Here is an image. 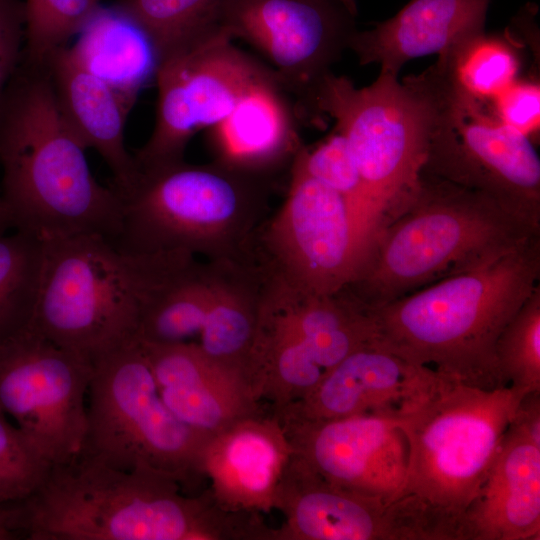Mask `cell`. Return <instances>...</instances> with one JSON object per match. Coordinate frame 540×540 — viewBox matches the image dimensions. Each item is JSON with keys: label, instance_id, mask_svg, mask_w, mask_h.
Here are the masks:
<instances>
[{"label": "cell", "instance_id": "obj_2", "mask_svg": "<svg viewBox=\"0 0 540 540\" xmlns=\"http://www.w3.org/2000/svg\"><path fill=\"white\" fill-rule=\"evenodd\" d=\"M14 504L16 530L31 540H245L249 530L248 517L224 509L209 488L184 495L165 475L81 455L53 465L39 488Z\"/></svg>", "mask_w": 540, "mask_h": 540}, {"label": "cell", "instance_id": "obj_14", "mask_svg": "<svg viewBox=\"0 0 540 540\" xmlns=\"http://www.w3.org/2000/svg\"><path fill=\"white\" fill-rule=\"evenodd\" d=\"M232 40L221 29L160 60L155 124L133 155L138 169L184 160L197 132L216 125L250 87L275 74Z\"/></svg>", "mask_w": 540, "mask_h": 540}, {"label": "cell", "instance_id": "obj_12", "mask_svg": "<svg viewBox=\"0 0 540 540\" xmlns=\"http://www.w3.org/2000/svg\"><path fill=\"white\" fill-rule=\"evenodd\" d=\"M285 200L260 225L253 258L273 278L305 293L329 294L359 271L355 223L344 199L294 157Z\"/></svg>", "mask_w": 540, "mask_h": 540}, {"label": "cell", "instance_id": "obj_32", "mask_svg": "<svg viewBox=\"0 0 540 540\" xmlns=\"http://www.w3.org/2000/svg\"><path fill=\"white\" fill-rule=\"evenodd\" d=\"M23 61L43 66L100 7L99 0H26Z\"/></svg>", "mask_w": 540, "mask_h": 540}, {"label": "cell", "instance_id": "obj_22", "mask_svg": "<svg viewBox=\"0 0 540 540\" xmlns=\"http://www.w3.org/2000/svg\"><path fill=\"white\" fill-rule=\"evenodd\" d=\"M490 0H410L372 29L357 31L349 49L361 65L378 63L398 76L403 65L430 54L438 57L485 32Z\"/></svg>", "mask_w": 540, "mask_h": 540}, {"label": "cell", "instance_id": "obj_21", "mask_svg": "<svg viewBox=\"0 0 540 540\" xmlns=\"http://www.w3.org/2000/svg\"><path fill=\"white\" fill-rule=\"evenodd\" d=\"M293 103L276 75L250 87L231 112L207 129L215 161L241 171L274 177L291 166L302 147Z\"/></svg>", "mask_w": 540, "mask_h": 540}, {"label": "cell", "instance_id": "obj_3", "mask_svg": "<svg viewBox=\"0 0 540 540\" xmlns=\"http://www.w3.org/2000/svg\"><path fill=\"white\" fill-rule=\"evenodd\" d=\"M539 278L537 235L488 264L375 310L378 342L451 381L482 389L504 387L497 341Z\"/></svg>", "mask_w": 540, "mask_h": 540}, {"label": "cell", "instance_id": "obj_27", "mask_svg": "<svg viewBox=\"0 0 540 540\" xmlns=\"http://www.w3.org/2000/svg\"><path fill=\"white\" fill-rule=\"evenodd\" d=\"M43 258L41 239L19 230L0 232V345L32 322Z\"/></svg>", "mask_w": 540, "mask_h": 540}, {"label": "cell", "instance_id": "obj_29", "mask_svg": "<svg viewBox=\"0 0 540 540\" xmlns=\"http://www.w3.org/2000/svg\"><path fill=\"white\" fill-rule=\"evenodd\" d=\"M220 0H119L116 7L155 45L160 60L221 30Z\"/></svg>", "mask_w": 540, "mask_h": 540}, {"label": "cell", "instance_id": "obj_13", "mask_svg": "<svg viewBox=\"0 0 540 540\" xmlns=\"http://www.w3.org/2000/svg\"><path fill=\"white\" fill-rule=\"evenodd\" d=\"M92 360L31 326L0 345V411L53 466L76 458L87 430Z\"/></svg>", "mask_w": 540, "mask_h": 540}, {"label": "cell", "instance_id": "obj_8", "mask_svg": "<svg viewBox=\"0 0 540 540\" xmlns=\"http://www.w3.org/2000/svg\"><path fill=\"white\" fill-rule=\"evenodd\" d=\"M525 392L482 389L440 376L400 420L408 446L404 494L419 498L464 539V514L481 488Z\"/></svg>", "mask_w": 540, "mask_h": 540}, {"label": "cell", "instance_id": "obj_7", "mask_svg": "<svg viewBox=\"0 0 540 540\" xmlns=\"http://www.w3.org/2000/svg\"><path fill=\"white\" fill-rule=\"evenodd\" d=\"M317 110L334 119L363 181L364 264L380 233L419 184L432 121L428 88L422 73L400 83L397 76L380 72L371 85L358 89L331 72L319 88Z\"/></svg>", "mask_w": 540, "mask_h": 540}, {"label": "cell", "instance_id": "obj_15", "mask_svg": "<svg viewBox=\"0 0 540 540\" xmlns=\"http://www.w3.org/2000/svg\"><path fill=\"white\" fill-rule=\"evenodd\" d=\"M274 509L273 540H456L454 528L416 496L386 499L325 481L294 453Z\"/></svg>", "mask_w": 540, "mask_h": 540}, {"label": "cell", "instance_id": "obj_36", "mask_svg": "<svg viewBox=\"0 0 540 540\" xmlns=\"http://www.w3.org/2000/svg\"><path fill=\"white\" fill-rule=\"evenodd\" d=\"M15 531L12 508L0 503V540L14 539L16 535Z\"/></svg>", "mask_w": 540, "mask_h": 540}, {"label": "cell", "instance_id": "obj_20", "mask_svg": "<svg viewBox=\"0 0 540 540\" xmlns=\"http://www.w3.org/2000/svg\"><path fill=\"white\" fill-rule=\"evenodd\" d=\"M293 451L279 419L259 410L210 437L203 476L224 509L269 512Z\"/></svg>", "mask_w": 540, "mask_h": 540}, {"label": "cell", "instance_id": "obj_31", "mask_svg": "<svg viewBox=\"0 0 540 540\" xmlns=\"http://www.w3.org/2000/svg\"><path fill=\"white\" fill-rule=\"evenodd\" d=\"M496 357L505 386L540 392V285L500 334Z\"/></svg>", "mask_w": 540, "mask_h": 540}, {"label": "cell", "instance_id": "obj_26", "mask_svg": "<svg viewBox=\"0 0 540 540\" xmlns=\"http://www.w3.org/2000/svg\"><path fill=\"white\" fill-rule=\"evenodd\" d=\"M210 301L208 264L191 256L157 288L139 323L137 341L152 345L194 342Z\"/></svg>", "mask_w": 540, "mask_h": 540}, {"label": "cell", "instance_id": "obj_17", "mask_svg": "<svg viewBox=\"0 0 540 540\" xmlns=\"http://www.w3.org/2000/svg\"><path fill=\"white\" fill-rule=\"evenodd\" d=\"M439 378L430 368L412 364L373 342L345 357L306 396L276 416L301 421L360 415L401 419Z\"/></svg>", "mask_w": 540, "mask_h": 540}, {"label": "cell", "instance_id": "obj_1", "mask_svg": "<svg viewBox=\"0 0 540 540\" xmlns=\"http://www.w3.org/2000/svg\"><path fill=\"white\" fill-rule=\"evenodd\" d=\"M86 150L45 65L22 61L0 106V193L12 230L42 241L92 233L114 240L121 197L93 176Z\"/></svg>", "mask_w": 540, "mask_h": 540}, {"label": "cell", "instance_id": "obj_33", "mask_svg": "<svg viewBox=\"0 0 540 540\" xmlns=\"http://www.w3.org/2000/svg\"><path fill=\"white\" fill-rule=\"evenodd\" d=\"M52 465L28 437L0 411V503H17L32 495Z\"/></svg>", "mask_w": 540, "mask_h": 540}, {"label": "cell", "instance_id": "obj_37", "mask_svg": "<svg viewBox=\"0 0 540 540\" xmlns=\"http://www.w3.org/2000/svg\"><path fill=\"white\" fill-rule=\"evenodd\" d=\"M9 230L12 229L0 193V232H7Z\"/></svg>", "mask_w": 540, "mask_h": 540}, {"label": "cell", "instance_id": "obj_18", "mask_svg": "<svg viewBox=\"0 0 540 540\" xmlns=\"http://www.w3.org/2000/svg\"><path fill=\"white\" fill-rule=\"evenodd\" d=\"M465 540L540 539V394L526 395L463 519Z\"/></svg>", "mask_w": 540, "mask_h": 540}, {"label": "cell", "instance_id": "obj_10", "mask_svg": "<svg viewBox=\"0 0 540 540\" xmlns=\"http://www.w3.org/2000/svg\"><path fill=\"white\" fill-rule=\"evenodd\" d=\"M432 121L422 173L483 193L540 226V160L530 138L434 64L423 73Z\"/></svg>", "mask_w": 540, "mask_h": 540}, {"label": "cell", "instance_id": "obj_28", "mask_svg": "<svg viewBox=\"0 0 540 540\" xmlns=\"http://www.w3.org/2000/svg\"><path fill=\"white\" fill-rule=\"evenodd\" d=\"M508 36L478 34L439 56L436 62L473 97L490 101L519 78L521 53Z\"/></svg>", "mask_w": 540, "mask_h": 540}, {"label": "cell", "instance_id": "obj_23", "mask_svg": "<svg viewBox=\"0 0 540 540\" xmlns=\"http://www.w3.org/2000/svg\"><path fill=\"white\" fill-rule=\"evenodd\" d=\"M59 109L86 149H94L113 177V187L127 191L138 167L125 144V124L134 102L86 70L68 46L45 62Z\"/></svg>", "mask_w": 540, "mask_h": 540}, {"label": "cell", "instance_id": "obj_5", "mask_svg": "<svg viewBox=\"0 0 540 540\" xmlns=\"http://www.w3.org/2000/svg\"><path fill=\"white\" fill-rule=\"evenodd\" d=\"M272 190L273 177L215 160L138 169L134 184L120 194V227L112 242L134 253L239 259L265 220Z\"/></svg>", "mask_w": 540, "mask_h": 540}, {"label": "cell", "instance_id": "obj_4", "mask_svg": "<svg viewBox=\"0 0 540 540\" xmlns=\"http://www.w3.org/2000/svg\"><path fill=\"white\" fill-rule=\"evenodd\" d=\"M540 235L491 197L421 172L401 213L380 233L347 291L369 313L488 264Z\"/></svg>", "mask_w": 540, "mask_h": 540}, {"label": "cell", "instance_id": "obj_9", "mask_svg": "<svg viewBox=\"0 0 540 540\" xmlns=\"http://www.w3.org/2000/svg\"><path fill=\"white\" fill-rule=\"evenodd\" d=\"M92 363L79 455L117 470H150L182 487L204 478L202 459L210 436L186 425L164 403L140 342Z\"/></svg>", "mask_w": 540, "mask_h": 540}, {"label": "cell", "instance_id": "obj_6", "mask_svg": "<svg viewBox=\"0 0 540 540\" xmlns=\"http://www.w3.org/2000/svg\"><path fill=\"white\" fill-rule=\"evenodd\" d=\"M43 242L40 289L30 326L91 360L137 340L150 298L193 256L128 252L93 233Z\"/></svg>", "mask_w": 540, "mask_h": 540}, {"label": "cell", "instance_id": "obj_30", "mask_svg": "<svg viewBox=\"0 0 540 540\" xmlns=\"http://www.w3.org/2000/svg\"><path fill=\"white\" fill-rule=\"evenodd\" d=\"M295 158L306 172L336 191L347 204L358 235L360 271L367 215L366 195L346 138L335 130L315 148L303 144Z\"/></svg>", "mask_w": 540, "mask_h": 540}, {"label": "cell", "instance_id": "obj_34", "mask_svg": "<svg viewBox=\"0 0 540 540\" xmlns=\"http://www.w3.org/2000/svg\"><path fill=\"white\" fill-rule=\"evenodd\" d=\"M539 104V82L530 78H517L491 100L497 116L528 138L539 131Z\"/></svg>", "mask_w": 540, "mask_h": 540}, {"label": "cell", "instance_id": "obj_24", "mask_svg": "<svg viewBox=\"0 0 540 540\" xmlns=\"http://www.w3.org/2000/svg\"><path fill=\"white\" fill-rule=\"evenodd\" d=\"M207 264L210 301L197 343L212 358L245 374L267 274L250 257L215 260Z\"/></svg>", "mask_w": 540, "mask_h": 540}, {"label": "cell", "instance_id": "obj_35", "mask_svg": "<svg viewBox=\"0 0 540 540\" xmlns=\"http://www.w3.org/2000/svg\"><path fill=\"white\" fill-rule=\"evenodd\" d=\"M25 13L19 0H0V106L24 59Z\"/></svg>", "mask_w": 540, "mask_h": 540}, {"label": "cell", "instance_id": "obj_19", "mask_svg": "<svg viewBox=\"0 0 540 540\" xmlns=\"http://www.w3.org/2000/svg\"><path fill=\"white\" fill-rule=\"evenodd\" d=\"M159 394L173 414L210 437L259 411L246 375L206 354L197 342H140Z\"/></svg>", "mask_w": 540, "mask_h": 540}, {"label": "cell", "instance_id": "obj_11", "mask_svg": "<svg viewBox=\"0 0 540 540\" xmlns=\"http://www.w3.org/2000/svg\"><path fill=\"white\" fill-rule=\"evenodd\" d=\"M355 0H220L218 25L270 62L299 122L320 126L319 88L358 31Z\"/></svg>", "mask_w": 540, "mask_h": 540}, {"label": "cell", "instance_id": "obj_25", "mask_svg": "<svg viewBox=\"0 0 540 540\" xmlns=\"http://www.w3.org/2000/svg\"><path fill=\"white\" fill-rule=\"evenodd\" d=\"M69 49L86 70L134 103L160 63L148 35L117 7H99Z\"/></svg>", "mask_w": 540, "mask_h": 540}, {"label": "cell", "instance_id": "obj_16", "mask_svg": "<svg viewBox=\"0 0 540 540\" xmlns=\"http://www.w3.org/2000/svg\"><path fill=\"white\" fill-rule=\"evenodd\" d=\"M400 420L360 415L280 420L295 455L332 485L396 499L404 495L408 446Z\"/></svg>", "mask_w": 540, "mask_h": 540}]
</instances>
